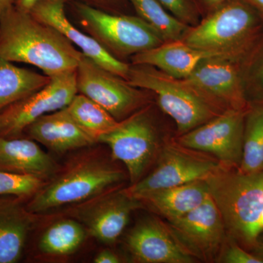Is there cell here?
Returning <instances> with one entry per match:
<instances>
[{
  "mask_svg": "<svg viewBox=\"0 0 263 263\" xmlns=\"http://www.w3.org/2000/svg\"><path fill=\"white\" fill-rule=\"evenodd\" d=\"M238 170L246 174L263 173V104H252L246 114L243 155Z\"/></svg>",
  "mask_w": 263,
  "mask_h": 263,
  "instance_id": "obj_25",
  "label": "cell"
},
{
  "mask_svg": "<svg viewBox=\"0 0 263 263\" xmlns=\"http://www.w3.org/2000/svg\"><path fill=\"white\" fill-rule=\"evenodd\" d=\"M49 81V76L18 67L0 57V113L42 89Z\"/></svg>",
  "mask_w": 263,
  "mask_h": 263,
  "instance_id": "obj_22",
  "label": "cell"
},
{
  "mask_svg": "<svg viewBox=\"0 0 263 263\" xmlns=\"http://www.w3.org/2000/svg\"><path fill=\"white\" fill-rule=\"evenodd\" d=\"M49 77V82L42 89L0 113V137H21L34 121L65 108L78 94L76 70Z\"/></svg>",
  "mask_w": 263,
  "mask_h": 263,
  "instance_id": "obj_9",
  "label": "cell"
},
{
  "mask_svg": "<svg viewBox=\"0 0 263 263\" xmlns=\"http://www.w3.org/2000/svg\"><path fill=\"white\" fill-rule=\"evenodd\" d=\"M221 262L227 263H263L257 256L249 253L233 240L229 242L221 255Z\"/></svg>",
  "mask_w": 263,
  "mask_h": 263,
  "instance_id": "obj_30",
  "label": "cell"
},
{
  "mask_svg": "<svg viewBox=\"0 0 263 263\" xmlns=\"http://www.w3.org/2000/svg\"><path fill=\"white\" fill-rule=\"evenodd\" d=\"M257 10L263 18V0H245Z\"/></svg>",
  "mask_w": 263,
  "mask_h": 263,
  "instance_id": "obj_34",
  "label": "cell"
},
{
  "mask_svg": "<svg viewBox=\"0 0 263 263\" xmlns=\"http://www.w3.org/2000/svg\"><path fill=\"white\" fill-rule=\"evenodd\" d=\"M138 16L155 31L164 43L181 41L190 26L169 13L158 0H129Z\"/></svg>",
  "mask_w": 263,
  "mask_h": 263,
  "instance_id": "obj_26",
  "label": "cell"
},
{
  "mask_svg": "<svg viewBox=\"0 0 263 263\" xmlns=\"http://www.w3.org/2000/svg\"><path fill=\"white\" fill-rule=\"evenodd\" d=\"M110 0H77L79 3H84V4L89 5L90 6L95 7V4L100 5L101 3H108Z\"/></svg>",
  "mask_w": 263,
  "mask_h": 263,
  "instance_id": "obj_36",
  "label": "cell"
},
{
  "mask_svg": "<svg viewBox=\"0 0 263 263\" xmlns=\"http://www.w3.org/2000/svg\"><path fill=\"white\" fill-rule=\"evenodd\" d=\"M99 143L109 146L113 160L124 163L132 184L145 176L158 147L155 129L143 112L120 121L113 130L100 137Z\"/></svg>",
  "mask_w": 263,
  "mask_h": 263,
  "instance_id": "obj_10",
  "label": "cell"
},
{
  "mask_svg": "<svg viewBox=\"0 0 263 263\" xmlns=\"http://www.w3.org/2000/svg\"><path fill=\"white\" fill-rule=\"evenodd\" d=\"M227 1H228V0H202V3L210 11L215 9L219 5H222Z\"/></svg>",
  "mask_w": 263,
  "mask_h": 263,
  "instance_id": "obj_33",
  "label": "cell"
},
{
  "mask_svg": "<svg viewBox=\"0 0 263 263\" xmlns=\"http://www.w3.org/2000/svg\"><path fill=\"white\" fill-rule=\"evenodd\" d=\"M209 195L205 180H198L150 192L136 199L143 206L150 208L167 220L172 221L200 205Z\"/></svg>",
  "mask_w": 263,
  "mask_h": 263,
  "instance_id": "obj_21",
  "label": "cell"
},
{
  "mask_svg": "<svg viewBox=\"0 0 263 263\" xmlns=\"http://www.w3.org/2000/svg\"><path fill=\"white\" fill-rule=\"evenodd\" d=\"M71 117L96 143L117 127L118 121L101 105L82 94L76 95L67 106Z\"/></svg>",
  "mask_w": 263,
  "mask_h": 263,
  "instance_id": "obj_24",
  "label": "cell"
},
{
  "mask_svg": "<svg viewBox=\"0 0 263 263\" xmlns=\"http://www.w3.org/2000/svg\"><path fill=\"white\" fill-rule=\"evenodd\" d=\"M72 6L91 37L112 55H136L164 43L138 16L112 14L79 2H73Z\"/></svg>",
  "mask_w": 263,
  "mask_h": 263,
  "instance_id": "obj_6",
  "label": "cell"
},
{
  "mask_svg": "<svg viewBox=\"0 0 263 263\" xmlns=\"http://www.w3.org/2000/svg\"><path fill=\"white\" fill-rule=\"evenodd\" d=\"M205 154L181 146L176 142L167 145L152 172L124 189V191L136 199L155 190L205 180L224 166L215 157Z\"/></svg>",
  "mask_w": 263,
  "mask_h": 263,
  "instance_id": "obj_7",
  "label": "cell"
},
{
  "mask_svg": "<svg viewBox=\"0 0 263 263\" xmlns=\"http://www.w3.org/2000/svg\"><path fill=\"white\" fill-rule=\"evenodd\" d=\"M65 0H40L29 13L37 20L57 29L72 45L80 48L81 53L100 67L127 80L129 67L118 60L94 37L79 30L66 15Z\"/></svg>",
  "mask_w": 263,
  "mask_h": 263,
  "instance_id": "obj_15",
  "label": "cell"
},
{
  "mask_svg": "<svg viewBox=\"0 0 263 263\" xmlns=\"http://www.w3.org/2000/svg\"><path fill=\"white\" fill-rule=\"evenodd\" d=\"M83 53L57 29L10 7L0 15V57L35 66L51 76L75 71Z\"/></svg>",
  "mask_w": 263,
  "mask_h": 263,
  "instance_id": "obj_1",
  "label": "cell"
},
{
  "mask_svg": "<svg viewBox=\"0 0 263 263\" xmlns=\"http://www.w3.org/2000/svg\"><path fill=\"white\" fill-rule=\"evenodd\" d=\"M60 168L56 161L34 140L0 137V170L46 181Z\"/></svg>",
  "mask_w": 263,
  "mask_h": 263,
  "instance_id": "obj_20",
  "label": "cell"
},
{
  "mask_svg": "<svg viewBox=\"0 0 263 263\" xmlns=\"http://www.w3.org/2000/svg\"><path fill=\"white\" fill-rule=\"evenodd\" d=\"M243 61L240 69L246 96L251 93L256 98L252 104H263V34Z\"/></svg>",
  "mask_w": 263,
  "mask_h": 263,
  "instance_id": "obj_27",
  "label": "cell"
},
{
  "mask_svg": "<svg viewBox=\"0 0 263 263\" xmlns=\"http://www.w3.org/2000/svg\"><path fill=\"white\" fill-rule=\"evenodd\" d=\"M213 105L224 110H247L240 63L224 57L208 59L200 62L186 79H182Z\"/></svg>",
  "mask_w": 263,
  "mask_h": 263,
  "instance_id": "obj_12",
  "label": "cell"
},
{
  "mask_svg": "<svg viewBox=\"0 0 263 263\" xmlns=\"http://www.w3.org/2000/svg\"><path fill=\"white\" fill-rule=\"evenodd\" d=\"M210 196L220 212L226 233L248 249H255L263 231V173L246 174L222 167L205 179Z\"/></svg>",
  "mask_w": 263,
  "mask_h": 263,
  "instance_id": "obj_2",
  "label": "cell"
},
{
  "mask_svg": "<svg viewBox=\"0 0 263 263\" xmlns=\"http://www.w3.org/2000/svg\"><path fill=\"white\" fill-rule=\"evenodd\" d=\"M215 57H224L238 62L230 52L199 49L178 41L164 43L157 47L137 53L133 57V63L157 67L175 79H185L200 62Z\"/></svg>",
  "mask_w": 263,
  "mask_h": 263,
  "instance_id": "obj_17",
  "label": "cell"
},
{
  "mask_svg": "<svg viewBox=\"0 0 263 263\" xmlns=\"http://www.w3.org/2000/svg\"><path fill=\"white\" fill-rule=\"evenodd\" d=\"M40 0H17L15 7L25 12H29L33 6Z\"/></svg>",
  "mask_w": 263,
  "mask_h": 263,
  "instance_id": "obj_32",
  "label": "cell"
},
{
  "mask_svg": "<svg viewBox=\"0 0 263 263\" xmlns=\"http://www.w3.org/2000/svg\"><path fill=\"white\" fill-rule=\"evenodd\" d=\"M141 207V202L124 190H110L79 204L76 213L91 236L103 243L112 245L127 226L131 213Z\"/></svg>",
  "mask_w": 263,
  "mask_h": 263,
  "instance_id": "obj_14",
  "label": "cell"
},
{
  "mask_svg": "<svg viewBox=\"0 0 263 263\" xmlns=\"http://www.w3.org/2000/svg\"><path fill=\"white\" fill-rule=\"evenodd\" d=\"M124 179L123 171L96 152H86L60 167L33 195L26 207L34 214L75 205L112 190Z\"/></svg>",
  "mask_w": 263,
  "mask_h": 263,
  "instance_id": "obj_3",
  "label": "cell"
},
{
  "mask_svg": "<svg viewBox=\"0 0 263 263\" xmlns=\"http://www.w3.org/2000/svg\"><path fill=\"white\" fill-rule=\"evenodd\" d=\"M120 262V259L118 257L117 254L108 249H105L99 252L94 259L95 263H119Z\"/></svg>",
  "mask_w": 263,
  "mask_h": 263,
  "instance_id": "obj_31",
  "label": "cell"
},
{
  "mask_svg": "<svg viewBox=\"0 0 263 263\" xmlns=\"http://www.w3.org/2000/svg\"><path fill=\"white\" fill-rule=\"evenodd\" d=\"M24 132H27L31 139L57 154L96 143L71 117L67 107L40 117Z\"/></svg>",
  "mask_w": 263,
  "mask_h": 263,
  "instance_id": "obj_18",
  "label": "cell"
},
{
  "mask_svg": "<svg viewBox=\"0 0 263 263\" xmlns=\"http://www.w3.org/2000/svg\"><path fill=\"white\" fill-rule=\"evenodd\" d=\"M256 250H257V256L259 259H262L263 261V241L262 242H258V245H257V247L255 248Z\"/></svg>",
  "mask_w": 263,
  "mask_h": 263,
  "instance_id": "obj_37",
  "label": "cell"
},
{
  "mask_svg": "<svg viewBox=\"0 0 263 263\" xmlns=\"http://www.w3.org/2000/svg\"><path fill=\"white\" fill-rule=\"evenodd\" d=\"M86 230L79 221L61 219L48 227L38 242V249L51 257L75 253L84 241Z\"/></svg>",
  "mask_w": 263,
  "mask_h": 263,
  "instance_id": "obj_23",
  "label": "cell"
},
{
  "mask_svg": "<svg viewBox=\"0 0 263 263\" xmlns=\"http://www.w3.org/2000/svg\"><path fill=\"white\" fill-rule=\"evenodd\" d=\"M165 9L183 23L195 24L198 21V8L195 0H158Z\"/></svg>",
  "mask_w": 263,
  "mask_h": 263,
  "instance_id": "obj_29",
  "label": "cell"
},
{
  "mask_svg": "<svg viewBox=\"0 0 263 263\" xmlns=\"http://www.w3.org/2000/svg\"><path fill=\"white\" fill-rule=\"evenodd\" d=\"M126 81L134 87L150 90L157 95L161 109L176 122L179 136L219 114L215 105L182 79L171 77L152 66L130 67Z\"/></svg>",
  "mask_w": 263,
  "mask_h": 263,
  "instance_id": "obj_5",
  "label": "cell"
},
{
  "mask_svg": "<svg viewBox=\"0 0 263 263\" xmlns=\"http://www.w3.org/2000/svg\"><path fill=\"white\" fill-rule=\"evenodd\" d=\"M259 224L260 228L263 230V210L262 212H261L260 216H259Z\"/></svg>",
  "mask_w": 263,
  "mask_h": 263,
  "instance_id": "obj_38",
  "label": "cell"
},
{
  "mask_svg": "<svg viewBox=\"0 0 263 263\" xmlns=\"http://www.w3.org/2000/svg\"><path fill=\"white\" fill-rule=\"evenodd\" d=\"M248 109L224 110L205 124L180 136L176 143L209 154L226 167L238 168L243 155L245 117Z\"/></svg>",
  "mask_w": 263,
  "mask_h": 263,
  "instance_id": "obj_8",
  "label": "cell"
},
{
  "mask_svg": "<svg viewBox=\"0 0 263 263\" xmlns=\"http://www.w3.org/2000/svg\"><path fill=\"white\" fill-rule=\"evenodd\" d=\"M133 258L143 263H192L195 257L183 247L168 226L156 219L137 224L127 237Z\"/></svg>",
  "mask_w": 263,
  "mask_h": 263,
  "instance_id": "obj_16",
  "label": "cell"
},
{
  "mask_svg": "<svg viewBox=\"0 0 263 263\" xmlns=\"http://www.w3.org/2000/svg\"><path fill=\"white\" fill-rule=\"evenodd\" d=\"M169 228L195 258L212 260L222 249L226 230L210 195L200 205L169 221Z\"/></svg>",
  "mask_w": 263,
  "mask_h": 263,
  "instance_id": "obj_13",
  "label": "cell"
},
{
  "mask_svg": "<svg viewBox=\"0 0 263 263\" xmlns=\"http://www.w3.org/2000/svg\"><path fill=\"white\" fill-rule=\"evenodd\" d=\"M17 0H0V15L10 7L15 5Z\"/></svg>",
  "mask_w": 263,
  "mask_h": 263,
  "instance_id": "obj_35",
  "label": "cell"
},
{
  "mask_svg": "<svg viewBox=\"0 0 263 263\" xmlns=\"http://www.w3.org/2000/svg\"><path fill=\"white\" fill-rule=\"evenodd\" d=\"M76 82L78 92L94 100L118 121L134 111L143 100L136 87L84 54L76 69Z\"/></svg>",
  "mask_w": 263,
  "mask_h": 263,
  "instance_id": "obj_11",
  "label": "cell"
},
{
  "mask_svg": "<svg viewBox=\"0 0 263 263\" xmlns=\"http://www.w3.org/2000/svg\"><path fill=\"white\" fill-rule=\"evenodd\" d=\"M263 34V18L245 0H228L193 28L181 41L192 47L233 53L242 62Z\"/></svg>",
  "mask_w": 263,
  "mask_h": 263,
  "instance_id": "obj_4",
  "label": "cell"
},
{
  "mask_svg": "<svg viewBox=\"0 0 263 263\" xmlns=\"http://www.w3.org/2000/svg\"><path fill=\"white\" fill-rule=\"evenodd\" d=\"M23 199L0 196V263L18 262L37 214L29 212Z\"/></svg>",
  "mask_w": 263,
  "mask_h": 263,
  "instance_id": "obj_19",
  "label": "cell"
},
{
  "mask_svg": "<svg viewBox=\"0 0 263 263\" xmlns=\"http://www.w3.org/2000/svg\"><path fill=\"white\" fill-rule=\"evenodd\" d=\"M46 181L36 177L0 170V196L30 199Z\"/></svg>",
  "mask_w": 263,
  "mask_h": 263,
  "instance_id": "obj_28",
  "label": "cell"
}]
</instances>
